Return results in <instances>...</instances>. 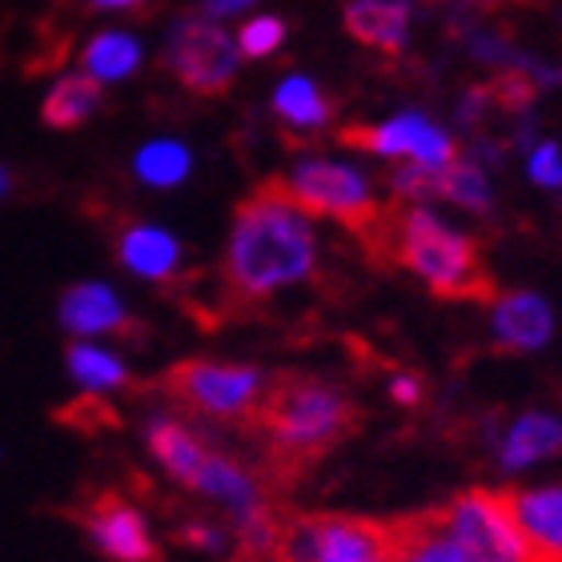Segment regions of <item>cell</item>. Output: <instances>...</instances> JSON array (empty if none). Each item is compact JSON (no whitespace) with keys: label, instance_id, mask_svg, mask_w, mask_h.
I'll list each match as a JSON object with an SVG mask.
<instances>
[{"label":"cell","instance_id":"1","mask_svg":"<svg viewBox=\"0 0 562 562\" xmlns=\"http://www.w3.org/2000/svg\"><path fill=\"white\" fill-rule=\"evenodd\" d=\"M317 266L314 225L305 222L281 186V177L261 181L246 201H237L222 281L229 310L266 305L273 293L305 281Z\"/></svg>","mask_w":562,"mask_h":562},{"label":"cell","instance_id":"2","mask_svg":"<svg viewBox=\"0 0 562 562\" xmlns=\"http://www.w3.org/2000/svg\"><path fill=\"white\" fill-rule=\"evenodd\" d=\"M366 411L346 394L310 374H270L266 398L249 430L261 438V474L273 491L302 482L310 470L362 430Z\"/></svg>","mask_w":562,"mask_h":562},{"label":"cell","instance_id":"3","mask_svg":"<svg viewBox=\"0 0 562 562\" xmlns=\"http://www.w3.org/2000/svg\"><path fill=\"white\" fill-rule=\"evenodd\" d=\"M358 241L374 249V261L382 258V266L411 270L442 302L491 305L498 297V281L479 241L450 229L422 205H390Z\"/></svg>","mask_w":562,"mask_h":562},{"label":"cell","instance_id":"4","mask_svg":"<svg viewBox=\"0 0 562 562\" xmlns=\"http://www.w3.org/2000/svg\"><path fill=\"white\" fill-rule=\"evenodd\" d=\"M273 562H394V518L281 506Z\"/></svg>","mask_w":562,"mask_h":562},{"label":"cell","instance_id":"5","mask_svg":"<svg viewBox=\"0 0 562 562\" xmlns=\"http://www.w3.org/2000/svg\"><path fill=\"white\" fill-rule=\"evenodd\" d=\"M270 374L246 362H213V358H186L169 366L157 382L173 411H186L193 418L222 422L249 430L258 418V406L266 398Z\"/></svg>","mask_w":562,"mask_h":562},{"label":"cell","instance_id":"6","mask_svg":"<svg viewBox=\"0 0 562 562\" xmlns=\"http://www.w3.org/2000/svg\"><path fill=\"white\" fill-rule=\"evenodd\" d=\"M434 510L467 562H562V551L542 547L518 527L503 491L474 486Z\"/></svg>","mask_w":562,"mask_h":562},{"label":"cell","instance_id":"7","mask_svg":"<svg viewBox=\"0 0 562 562\" xmlns=\"http://www.w3.org/2000/svg\"><path fill=\"white\" fill-rule=\"evenodd\" d=\"M285 193L305 217H329L362 237L382 217V205L374 201L366 177L350 165L338 161H302L285 181Z\"/></svg>","mask_w":562,"mask_h":562},{"label":"cell","instance_id":"8","mask_svg":"<svg viewBox=\"0 0 562 562\" xmlns=\"http://www.w3.org/2000/svg\"><path fill=\"white\" fill-rule=\"evenodd\" d=\"M69 518L81 527L101 559L109 562H165L161 547L153 539L149 522L140 515L133 498H125L113 486H93L69 506Z\"/></svg>","mask_w":562,"mask_h":562},{"label":"cell","instance_id":"9","mask_svg":"<svg viewBox=\"0 0 562 562\" xmlns=\"http://www.w3.org/2000/svg\"><path fill=\"white\" fill-rule=\"evenodd\" d=\"M165 69L198 97H222L237 77V45L213 21L177 24L165 45Z\"/></svg>","mask_w":562,"mask_h":562},{"label":"cell","instance_id":"10","mask_svg":"<svg viewBox=\"0 0 562 562\" xmlns=\"http://www.w3.org/2000/svg\"><path fill=\"white\" fill-rule=\"evenodd\" d=\"M346 149L382 153V157H411L418 165H450L458 161V145L442 130L418 113H402L386 125H346L338 133Z\"/></svg>","mask_w":562,"mask_h":562},{"label":"cell","instance_id":"11","mask_svg":"<svg viewBox=\"0 0 562 562\" xmlns=\"http://www.w3.org/2000/svg\"><path fill=\"white\" fill-rule=\"evenodd\" d=\"M60 326L77 338H121V341H145L149 329L121 305V297L101 281H81L60 293Z\"/></svg>","mask_w":562,"mask_h":562},{"label":"cell","instance_id":"12","mask_svg":"<svg viewBox=\"0 0 562 562\" xmlns=\"http://www.w3.org/2000/svg\"><path fill=\"white\" fill-rule=\"evenodd\" d=\"M109 234H113V254L130 273L161 281V285L181 278V249L165 229L137 222V217H117L109 225Z\"/></svg>","mask_w":562,"mask_h":562},{"label":"cell","instance_id":"13","mask_svg":"<svg viewBox=\"0 0 562 562\" xmlns=\"http://www.w3.org/2000/svg\"><path fill=\"white\" fill-rule=\"evenodd\" d=\"M554 329L551 305L542 302L539 293L530 290H510L494 297V341L510 353H530L542 350Z\"/></svg>","mask_w":562,"mask_h":562},{"label":"cell","instance_id":"14","mask_svg":"<svg viewBox=\"0 0 562 562\" xmlns=\"http://www.w3.org/2000/svg\"><path fill=\"white\" fill-rule=\"evenodd\" d=\"M145 446H149V454L161 462L169 479L181 482L186 491H193V482H198L201 467L210 458V446H205V438L198 430H189L186 422L173 418V414H153L145 422Z\"/></svg>","mask_w":562,"mask_h":562},{"label":"cell","instance_id":"15","mask_svg":"<svg viewBox=\"0 0 562 562\" xmlns=\"http://www.w3.org/2000/svg\"><path fill=\"white\" fill-rule=\"evenodd\" d=\"M394 562H467L458 542L438 522V510L394 518Z\"/></svg>","mask_w":562,"mask_h":562},{"label":"cell","instance_id":"16","mask_svg":"<svg viewBox=\"0 0 562 562\" xmlns=\"http://www.w3.org/2000/svg\"><path fill=\"white\" fill-rule=\"evenodd\" d=\"M406 21H411V9L402 0H353L350 9H346V33L358 45L386 48V53H398L402 48Z\"/></svg>","mask_w":562,"mask_h":562},{"label":"cell","instance_id":"17","mask_svg":"<svg viewBox=\"0 0 562 562\" xmlns=\"http://www.w3.org/2000/svg\"><path fill=\"white\" fill-rule=\"evenodd\" d=\"M506 503L515 510L518 527L527 530L530 539L551 547V551H562V482L554 486H506Z\"/></svg>","mask_w":562,"mask_h":562},{"label":"cell","instance_id":"18","mask_svg":"<svg viewBox=\"0 0 562 562\" xmlns=\"http://www.w3.org/2000/svg\"><path fill=\"white\" fill-rule=\"evenodd\" d=\"M551 454H562V418L535 411L522 414L510 426V434L503 438V450H498V462H503V470H527L539 458Z\"/></svg>","mask_w":562,"mask_h":562},{"label":"cell","instance_id":"19","mask_svg":"<svg viewBox=\"0 0 562 562\" xmlns=\"http://www.w3.org/2000/svg\"><path fill=\"white\" fill-rule=\"evenodd\" d=\"M101 109V81L89 77V72H72V77H60L53 89H48L45 105H41V121L48 130H77Z\"/></svg>","mask_w":562,"mask_h":562},{"label":"cell","instance_id":"20","mask_svg":"<svg viewBox=\"0 0 562 562\" xmlns=\"http://www.w3.org/2000/svg\"><path fill=\"white\" fill-rule=\"evenodd\" d=\"M273 109H278V117L285 125H293V130H322L338 113L334 97H326L314 81H305V77L281 81L278 93H273Z\"/></svg>","mask_w":562,"mask_h":562},{"label":"cell","instance_id":"21","mask_svg":"<svg viewBox=\"0 0 562 562\" xmlns=\"http://www.w3.org/2000/svg\"><path fill=\"white\" fill-rule=\"evenodd\" d=\"M65 366H69V374L77 378L85 390H97V394L130 386V370L121 366V358H113V353L101 350V346H89L85 338L69 341V350H65Z\"/></svg>","mask_w":562,"mask_h":562},{"label":"cell","instance_id":"22","mask_svg":"<svg viewBox=\"0 0 562 562\" xmlns=\"http://www.w3.org/2000/svg\"><path fill=\"white\" fill-rule=\"evenodd\" d=\"M81 65L97 81H121L140 65V45L125 33H101L85 45Z\"/></svg>","mask_w":562,"mask_h":562},{"label":"cell","instance_id":"23","mask_svg":"<svg viewBox=\"0 0 562 562\" xmlns=\"http://www.w3.org/2000/svg\"><path fill=\"white\" fill-rule=\"evenodd\" d=\"M434 198H446L450 205L470 213H491V186H486L482 169H474L467 161L438 165V173H434Z\"/></svg>","mask_w":562,"mask_h":562},{"label":"cell","instance_id":"24","mask_svg":"<svg viewBox=\"0 0 562 562\" xmlns=\"http://www.w3.org/2000/svg\"><path fill=\"white\" fill-rule=\"evenodd\" d=\"M133 169H137V177L145 186L169 189L189 173V149L177 145V140H153V145H145V149L137 153V165H133Z\"/></svg>","mask_w":562,"mask_h":562},{"label":"cell","instance_id":"25","mask_svg":"<svg viewBox=\"0 0 562 562\" xmlns=\"http://www.w3.org/2000/svg\"><path fill=\"white\" fill-rule=\"evenodd\" d=\"M57 422H60V426H69V430H77V434H105V430H117L121 414L109 406L105 394L85 390L81 398H72L69 406H60Z\"/></svg>","mask_w":562,"mask_h":562},{"label":"cell","instance_id":"26","mask_svg":"<svg viewBox=\"0 0 562 562\" xmlns=\"http://www.w3.org/2000/svg\"><path fill=\"white\" fill-rule=\"evenodd\" d=\"M281 41H285V24L273 21V16H258L237 33V53L241 57H270Z\"/></svg>","mask_w":562,"mask_h":562},{"label":"cell","instance_id":"27","mask_svg":"<svg viewBox=\"0 0 562 562\" xmlns=\"http://www.w3.org/2000/svg\"><path fill=\"white\" fill-rule=\"evenodd\" d=\"M482 101H494L498 109H527L530 101H535V85L527 81V77H518V72H506V77H498L494 85H482L479 89Z\"/></svg>","mask_w":562,"mask_h":562},{"label":"cell","instance_id":"28","mask_svg":"<svg viewBox=\"0 0 562 562\" xmlns=\"http://www.w3.org/2000/svg\"><path fill=\"white\" fill-rule=\"evenodd\" d=\"M173 539L181 547H193V551H205V554H222L229 547V535L222 527H213V522H201V518H186L173 530Z\"/></svg>","mask_w":562,"mask_h":562},{"label":"cell","instance_id":"29","mask_svg":"<svg viewBox=\"0 0 562 562\" xmlns=\"http://www.w3.org/2000/svg\"><path fill=\"white\" fill-rule=\"evenodd\" d=\"M530 173H535V181L547 189H559L562 186V157H559V145H539L535 149V157H530Z\"/></svg>","mask_w":562,"mask_h":562},{"label":"cell","instance_id":"30","mask_svg":"<svg viewBox=\"0 0 562 562\" xmlns=\"http://www.w3.org/2000/svg\"><path fill=\"white\" fill-rule=\"evenodd\" d=\"M390 398L398 402V406H406V411H414L422 402V382L414 374H398L390 382Z\"/></svg>","mask_w":562,"mask_h":562},{"label":"cell","instance_id":"31","mask_svg":"<svg viewBox=\"0 0 562 562\" xmlns=\"http://www.w3.org/2000/svg\"><path fill=\"white\" fill-rule=\"evenodd\" d=\"M254 0H205V12L210 16H229V12H241V9H249Z\"/></svg>","mask_w":562,"mask_h":562},{"label":"cell","instance_id":"32","mask_svg":"<svg viewBox=\"0 0 562 562\" xmlns=\"http://www.w3.org/2000/svg\"><path fill=\"white\" fill-rule=\"evenodd\" d=\"M93 9H133V4H140V0H89Z\"/></svg>","mask_w":562,"mask_h":562},{"label":"cell","instance_id":"33","mask_svg":"<svg viewBox=\"0 0 562 562\" xmlns=\"http://www.w3.org/2000/svg\"><path fill=\"white\" fill-rule=\"evenodd\" d=\"M4 186H9V173H4V169H0V198H4Z\"/></svg>","mask_w":562,"mask_h":562},{"label":"cell","instance_id":"34","mask_svg":"<svg viewBox=\"0 0 562 562\" xmlns=\"http://www.w3.org/2000/svg\"><path fill=\"white\" fill-rule=\"evenodd\" d=\"M559 394H562V382H559Z\"/></svg>","mask_w":562,"mask_h":562}]
</instances>
